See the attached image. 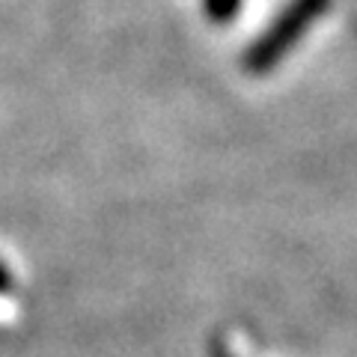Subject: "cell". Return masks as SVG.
<instances>
[{
  "instance_id": "6da1fadb",
  "label": "cell",
  "mask_w": 357,
  "mask_h": 357,
  "mask_svg": "<svg viewBox=\"0 0 357 357\" xmlns=\"http://www.w3.org/2000/svg\"><path fill=\"white\" fill-rule=\"evenodd\" d=\"M328 6L331 0H292L271 21V27L250 42V48L244 51V60H241L244 69L250 75H268L301 42V36L328 13Z\"/></svg>"
},
{
  "instance_id": "7a4b0ae2",
  "label": "cell",
  "mask_w": 357,
  "mask_h": 357,
  "mask_svg": "<svg viewBox=\"0 0 357 357\" xmlns=\"http://www.w3.org/2000/svg\"><path fill=\"white\" fill-rule=\"evenodd\" d=\"M241 3L244 0H203V13H206V18L211 21V24L227 27L238 18Z\"/></svg>"
},
{
  "instance_id": "3957f363",
  "label": "cell",
  "mask_w": 357,
  "mask_h": 357,
  "mask_svg": "<svg viewBox=\"0 0 357 357\" xmlns=\"http://www.w3.org/2000/svg\"><path fill=\"white\" fill-rule=\"evenodd\" d=\"M9 286H13V274H9V268L0 262V292H9Z\"/></svg>"
}]
</instances>
